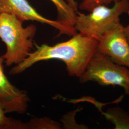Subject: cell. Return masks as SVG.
Instances as JSON below:
<instances>
[{"mask_svg":"<svg viewBox=\"0 0 129 129\" xmlns=\"http://www.w3.org/2000/svg\"><path fill=\"white\" fill-rule=\"evenodd\" d=\"M106 120L115 126V129H129V113L119 106L109 108L101 112Z\"/></svg>","mask_w":129,"mask_h":129,"instance_id":"obj_8","label":"cell"},{"mask_svg":"<svg viewBox=\"0 0 129 129\" xmlns=\"http://www.w3.org/2000/svg\"><path fill=\"white\" fill-rule=\"evenodd\" d=\"M129 14V0H120L109 7L98 5L88 14L77 12L74 27L79 33L98 41L108 31L120 23V17Z\"/></svg>","mask_w":129,"mask_h":129,"instance_id":"obj_3","label":"cell"},{"mask_svg":"<svg viewBox=\"0 0 129 129\" xmlns=\"http://www.w3.org/2000/svg\"><path fill=\"white\" fill-rule=\"evenodd\" d=\"M123 32L125 36L129 43V23L126 26H123Z\"/></svg>","mask_w":129,"mask_h":129,"instance_id":"obj_14","label":"cell"},{"mask_svg":"<svg viewBox=\"0 0 129 129\" xmlns=\"http://www.w3.org/2000/svg\"><path fill=\"white\" fill-rule=\"evenodd\" d=\"M120 0H82L79 6L81 10L90 12L94 8L100 5H108Z\"/></svg>","mask_w":129,"mask_h":129,"instance_id":"obj_11","label":"cell"},{"mask_svg":"<svg viewBox=\"0 0 129 129\" xmlns=\"http://www.w3.org/2000/svg\"><path fill=\"white\" fill-rule=\"evenodd\" d=\"M4 59L0 56V100L7 113H25L29 99L27 93L14 87L8 79L4 72Z\"/></svg>","mask_w":129,"mask_h":129,"instance_id":"obj_7","label":"cell"},{"mask_svg":"<svg viewBox=\"0 0 129 129\" xmlns=\"http://www.w3.org/2000/svg\"><path fill=\"white\" fill-rule=\"evenodd\" d=\"M98 41L79 33L67 41L53 46L35 44L36 50L22 62L10 71L11 75L23 72L33 65L42 61L57 59L64 63L70 76L79 78L84 73L92 57L97 53Z\"/></svg>","mask_w":129,"mask_h":129,"instance_id":"obj_1","label":"cell"},{"mask_svg":"<svg viewBox=\"0 0 129 129\" xmlns=\"http://www.w3.org/2000/svg\"><path fill=\"white\" fill-rule=\"evenodd\" d=\"M5 114L3 103L0 100V129H14L16 120L7 117Z\"/></svg>","mask_w":129,"mask_h":129,"instance_id":"obj_12","label":"cell"},{"mask_svg":"<svg viewBox=\"0 0 129 129\" xmlns=\"http://www.w3.org/2000/svg\"><path fill=\"white\" fill-rule=\"evenodd\" d=\"M57 11V20L66 25L74 27L77 12L72 9L64 0H50Z\"/></svg>","mask_w":129,"mask_h":129,"instance_id":"obj_9","label":"cell"},{"mask_svg":"<svg viewBox=\"0 0 129 129\" xmlns=\"http://www.w3.org/2000/svg\"><path fill=\"white\" fill-rule=\"evenodd\" d=\"M1 13L14 15L23 23L26 21H33L49 25L59 31V35H66L72 37L78 33L74 27L66 25L57 20H52L43 16L27 0H0Z\"/></svg>","mask_w":129,"mask_h":129,"instance_id":"obj_5","label":"cell"},{"mask_svg":"<svg viewBox=\"0 0 129 129\" xmlns=\"http://www.w3.org/2000/svg\"><path fill=\"white\" fill-rule=\"evenodd\" d=\"M81 83L93 81L101 86H120L129 95V69L113 62L106 55L97 53L79 78Z\"/></svg>","mask_w":129,"mask_h":129,"instance_id":"obj_4","label":"cell"},{"mask_svg":"<svg viewBox=\"0 0 129 129\" xmlns=\"http://www.w3.org/2000/svg\"><path fill=\"white\" fill-rule=\"evenodd\" d=\"M23 23L14 15L0 14V38L6 46L2 57L7 67L22 62L35 45L33 38L37 28L34 24L23 27Z\"/></svg>","mask_w":129,"mask_h":129,"instance_id":"obj_2","label":"cell"},{"mask_svg":"<svg viewBox=\"0 0 129 129\" xmlns=\"http://www.w3.org/2000/svg\"><path fill=\"white\" fill-rule=\"evenodd\" d=\"M97 53L107 56L113 62L129 69V43L121 23L105 33L98 40Z\"/></svg>","mask_w":129,"mask_h":129,"instance_id":"obj_6","label":"cell"},{"mask_svg":"<svg viewBox=\"0 0 129 129\" xmlns=\"http://www.w3.org/2000/svg\"><path fill=\"white\" fill-rule=\"evenodd\" d=\"M67 3L69 4V6L73 9L78 12V5L77 3L76 2L75 0H66Z\"/></svg>","mask_w":129,"mask_h":129,"instance_id":"obj_13","label":"cell"},{"mask_svg":"<svg viewBox=\"0 0 129 129\" xmlns=\"http://www.w3.org/2000/svg\"><path fill=\"white\" fill-rule=\"evenodd\" d=\"M26 129H60V124L47 118L36 119L25 123Z\"/></svg>","mask_w":129,"mask_h":129,"instance_id":"obj_10","label":"cell"}]
</instances>
